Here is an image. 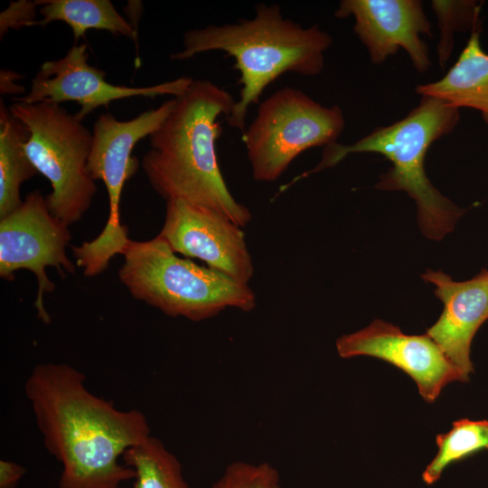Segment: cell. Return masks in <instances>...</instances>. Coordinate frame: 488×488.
<instances>
[{
  "label": "cell",
  "instance_id": "1",
  "mask_svg": "<svg viewBox=\"0 0 488 488\" xmlns=\"http://www.w3.org/2000/svg\"><path fill=\"white\" fill-rule=\"evenodd\" d=\"M24 393L46 450L62 466L59 488H122L134 480L119 458L151 436L142 411L118 409L93 394L85 375L66 363L36 365Z\"/></svg>",
  "mask_w": 488,
  "mask_h": 488
},
{
  "label": "cell",
  "instance_id": "2",
  "mask_svg": "<svg viewBox=\"0 0 488 488\" xmlns=\"http://www.w3.org/2000/svg\"><path fill=\"white\" fill-rule=\"evenodd\" d=\"M235 102L215 83L193 80L149 136L150 149L141 164L151 186L166 202L180 200L210 208L243 228L251 213L229 190L216 153L222 132L218 118H226Z\"/></svg>",
  "mask_w": 488,
  "mask_h": 488
},
{
  "label": "cell",
  "instance_id": "3",
  "mask_svg": "<svg viewBox=\"0 0 488 488\" xmlns=\"http://www.w3.org/2000/svg\"><path fill=\"white\" fill-rule=\"evenodd\" d=\"M332 36L317 24L303 27L286 18L276 4H257L250 19L187 31L183 49L170 54L173 61H184L196 54L220 51L232 57L241 85L230 115V127L246 128L250 106L259 103L267 86L286 72L305 77L319 75L325 63V52Z\"/></svg>",
  "mask_w": 488,
  "mask_h": 488
},
{
  "label": "cell",
  "instance_id": "4",
  "mask_svg": "<svg viewBox=\"0 0 488 488\" xmlns=\"http://www.w3.org/2000/svg\"><path fill=\"white\" fill-rule=\"evenodd\" d=\"M459 119L458 108L441 99L422 96L419 104L400 120L376 127L352 145L334 143L324 147L317 166L301 176L333 166L352 153L382 155L392 166L375 187L406 192L416 202L418 224L424 235L439 240L454 229L465 210L431 183L426 174L425 157L429 146L451 133Z\"/></svg>",
  "mask_w": 488,
  "mask_h": 488
},
{
  "label": "cell",
  "instance_id": "5",
  "mask_svg": "<svg viewBox=\"0 0 488 488\" xmlns=\"http://www.w3.org/2000/svg\"><path fill=\"white\" fill-rule=\"evenodd\" d=\"M121 255L119 281L133 297L168 316L199 322L228 308L250 312L256 306L249 284L178 257L159 235L128 239Z\"/></svg>",
  "mask_w": 488,
  "mask_h": 488
},
{
  "label": "cell",
  "instance_id": "6",
  "mask_svg": "<svg viewBox=\"0 0 488 488\" xmlns=\"http://www.w3.org/2000/svg\"><path fill=\"white\" fill-rule=\"evenodd\" d=\"M9 109L30 132L29 159L51 183L49 211L68 226L78 222L97 192L87 167L92 132L59 103L16 101Z\"/></svg>",
  "mask_w": 488,
  "mask_h": 488
},
{
  "label": "cell",
  "instance_id": "7",
  "mask_svg": "<svg viewBox=\"0 0 488 488\" xmlns=\"http://www.w3.org/2000/svg\"><path fill=\"white\" fill-rule=\"evenodd\" d=\"M344 126L339 106L324 107L295 88L277 89L242 132L253 178L277 180L305 150L337 143Z\"/></svg>",
  "mask_w": 488,
  "mask_h": 488
},
{
  "label": "cell",
  "instance_id": "8",
  "mask_svg": "<svg viewBox=\"0 0 488 488\" xmlns=\"http://www.w3.org/2000/svg\"><path fill=\"white\" fill-rule=\"evenodd\" d=\"M175 105V98L129 120L101 114L93 126L88 171L94 181L104 183L109 203L108 221L101 233L89 242L73 247L77 266L84 275L100 274L128 241L127 228L120 222V198L126 182L136 172L139 162L132 156L136 145L160 127Z\"/></svg>",
  "mask_w": 488,
  "mask_h": 488
},
{
  "label": "cell",
  "instance_id": "9",
  "mask_svg": "<svg viewBox=\"0 0 488 488\" xmlns=\"http://www.w3.org/2000/svg\"><path fill=\"white\" fill-rule=\"evenodd\" d=\"M70 240L69 226L51 213L38 190L29 192L16 211L0 220V277L13 281L19 269L35 275L38 290L34 305L44 324L51 318L43 305V294L55 289L45 269L53 267L63 277L75 272V265L66 255Z\"/></svg>",
  "mask_w": 488,
  "mask_h": 488
},
{
  "label": "cell",
  "instance_id": "10",
  "mask_svg": "<svg viewBox=\"0 0 488 488\" xmlns=\"http://www.w3.org/2000/svg\"><path fill=\"white\" fill-rule=\"evenodd\" d=\"M88 59L87 45L74 44L62 58L43 62L32 80L28 94L15 100L28 104L76 101L80 108L74 116L82 121L96 108L107 107L114 100L164 95L179 97L193 81L192 78L183 76L148 87L114 85L106 80V72L89 65Z\"/></svg>",
  "mask_w": 488,
  "mask_h": 488
},
{
  "label": "cell",
  "instance_id": "11",
  "mask_svg": "<svg viewBox=\"0 0 488 488\" xmlns=\"http://www.w3.org/2000/svg\"><path fill=\"white\" fill-rule=\"evenodd\" d=\"M242 228L221 213L184 201L166 202L158 234L175 253L249 284L254 274Z\"/></svg>",
  "mask_w": 488,
  "mask_h": 488
},
{
  "label": "cell",
  "instance_id": "12",
  "mask_svg": "<svg viewBox=\"0 0 488 488\" xmlns=\"http://www.w3.org/2000/svg\"><path fill=\"white\" fill-rule=\"evenodd\" d=\"M336 350L342 358L365 355L396 366L413 379L420 396L428 403H433L447 384L469 380L427 333L406 334L381 320L339 337Z\"/></svg>",
  "mask_w": 488,
  "mask_h": 488
},
{
  "label": "cell",
  "instance_id": "13",
  "mask_svg": "<svg viewBox=\"0 0 488 488\" xmlns=\"http://www.w3.org/2000/svg\"><path fill=\"white\" fill-rule=\"evenodd\" d=\"M334 16L354 18L353 32L373 64L403 49L418 72L429 69L428 47L421 35L432 36L431 24L421 1L342 0Z\"/></svg>",
  "mask_w": 488,
  "mask_h": 488
},
{
  "label": "cell",
  "instance_id": "14",
  "mask_svg": "<svg viewBox=\"0 0 488 488\" xmlns=\"http://www.w3.org/2000/svg\"><path fill=\"white\" fill-rule=\"evenodd\" d=\"M422 278L436 286L443 302L439 319L427 334L441 348L449 361L466 377L474 371L471 343L479 327L488 319V270L474 278L456 282L441 271L427 270Z\"/></svg>",
  "mask_w": 488,
  "mask_h": 488
},
{
  "label": "cell",
  "instance_id": "15",
  "mask_svg": "<svg viewBox=\"0 0 488 488\" xmlns=\"http://www.w3.org/2000/svg\"><path fill=\"white\" fill-rule=\"evenodd\" d=\"M480 32L471 33L455 63L439 80L416 87L418 94L441 99L460 108L478 110L488 125V53L480 42Z\"/></svg>",
  "mask_w": 488,
  "mask_h": 488
},
{
  "label": "cell",
  "instance_id": "16",
  "mask_svg": "<svg viewBox=\"0 0 488 488\" xmlns=\"http://www.w3.org/2000/svg\"><path fill=\"white\" fill-rule=\"evenodd\" d=\"M30 132L0 101V220L16 211L23 202L22 183L38 173L29 159L25 144Z\"/></svg>",
  "mask_w": 488,
  "mask_h": 488
},
{
  "label": "cell",
  "instance_id": "17",
  "mask_svg": "<svg viewBox=\"0 0 488 488\" xmlns=\"http://www.w3.org/2000/svg\"><path fill=\"white\" fill-rule=\"evenodd\" d=\"M42 16L36 25L62 21L72 30L75 44L89 29L105 30L128 37L136 43V31L109 0H38Z\"/></svg>",
  "mask_w": 488,
  "mask_h": 488
},
{
  "label": "cell",
  "instance_id": "18",
  "mask_svg": "<svg viewBox=\"0 0 488 488\" xmlns=\"http://www.w3.org/2000/svg\"><path fill=\"white\" fill-rule=\"evenodd\" d=\"M122 459L135 471L132 488H190L178 458L155 436L129 447Z\"/></svg>",
  "mask_w": 488,
  "mask_h": 488
},
{
  "label": "cell",
  "instance_id": "19",
  "mask_svg": "<svg viewBox=\"0 0 488 488\" xmlns=\"http://www.w3.org/2000/svg\"><path fill=\"white\" fill-rule=\"evenodd\" d=\"M436 440L438 452L422 474L428 485L436 483L451 464L488 449V420H456L448 432L437 435Z\"/></svg>",
  "mask_w": 488,
  "mask_h": 488
},
{
  "label": "cell",
  "instance_id": "20",
  "mask_svg": "<svg viewBox=\"0 0 488 488\" xmlns=\"http://www.w3.org/2000/svg\"><path fill=\"white\" fill-rule=\"evenodd\" d=\"M431 6L436 14L439 28L438 62L444 68L452 52L454 33L468 30L471 33L481 31V4L473 0H434Z\"/></svg>",
  "mask_w": 488,
  "mask_h": 488
},
{
  "label": "cell",
  "instance_id": "21",
  "mask_svg": "<svg viewBox=\"0 0 488 488\" xmlns=\"http://www.w3.org/2000/svg\"><path fill=\"white\" fill-rule=\"evenodd\" d=\"M211 488H281L280 475L277 469L267 462L235 461L227 465Z\"/></svg>",
  "mask_w": 488,
  "mask_h": 488
},
{
  "label": "cell",
  "instance_id": "22",
  "mask_svg": "<svg viewBox=\"0 0 488 488\" xmlns=\"http://www.w3.org/2000/svg\"><path fill=\"white\" fill-rule=\"evenodd\" d=\"M38 5H40L38 0L11 2L8 8L0 14L1 39L9 29L36 25V7Z\"/></svg>",
  "mask_w": 488,
  "mask_h": 488
},
{
  "label": "cell",
  "instance_id": "23",
  "mask_svg": "<svg viewBox=\"0 0 488 488\" xmlns=\"http://www.w3.org/2000/svg\"><path fill=\"white\" fill-rule=\"evenodd\" d=\"M25 473L23 465L9 460H0V488H15Z\"/></svg>",
  "mask_w": 488,
  "mask_h": 488
},
{
  "label": "cell",
  "instance_id": "24",
  "mask_svg": "<svg viewBox=\"0 0 488 488\" xmlns=\"http://www.w3.org/2000/svg\"><path fill=\"white\" fill-rule=\"evenodd\" d=\"M21 78L16 72L7 70L0 71V92L2 94H17L24 92L21 85H17L15 80Z\"/></svg>",
  "mask_w": 488,
  "mask_h": 488
}]
</instances>
